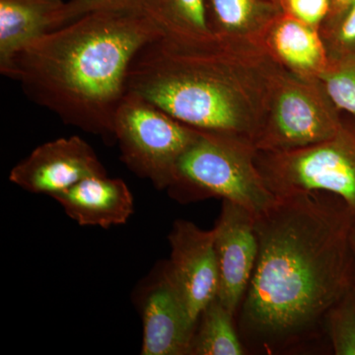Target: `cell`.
Segmentation results:
<instances>
[{"instance_id": "6da1fadb", "label": "cell", "mask_w": 355, "mask_h": 355, "mask_svg": "<svg viewBox=\"0 0 355 355\" xmlns=\"http://www.w3.org/2000/svg\"><path fill=\"white\" fill-rule=\"evenodd\" d=\"M355 214L324 191L277 197L254 217L259 253L241 303L239 333L282 349L314 333L354 286Z\"/></svg>"}, {"instance_id": "7a4b0ae2", "label": "cell", "mask_w": 355, "mask_h": 355, "mask_svg": "<svg viewBox=\"0 0 355 355\" xmlns=\"http://www.w3.org/2000/svg\"><path fill=\"white\" fill-rule=\"evenodd\" d=\"M284 70L260 42L162 35L135 55L127 92L191 128L254 146Z\"/></svg>"}, {"instance_id": "3957f363", "label": "cell", "mask_w": 355, "mask_h": 355, "mask_svg": "<svg viewBox=\"0 0 355 355\" xmlns=\"http://www.w3.org/2000/svg\"><path fill=\"white\" fill-rule=\"evenodd\" d=\"M162 35L142 10L89 13L35 40L0 72L67 125L114 139L133 58Z\"/></svg>"}, {"instance_id": "277c9868", "label": "cell", "mask_w": 355, "mask_h": 355, "mask_svg": "<svg viewBox=\"0 0 355 355\" xmlns=\"http://www.w3.org/2000/svg\"><path fill=\"white\" fill-rule=\"evenodd\" d=\"M251 142L203 132L178 161L169 190L179 200L221 198L254 216L275 202L257 167Z\"/></svg>"}, {"instance_id": "5b68a950", "label": "cell", "mask_w": 355, "mask_h": 355, "mask_svg": "<svg viewBox=\"0 0 355 355\" xmlns=\"http://www.w3.org/2000/svg\"><path fill=\"white\" fill-rule=\"evenodd\" d=\"M257 167L275 197L324 191L355 214V121L343 120L331 139L291 151H256Z\"/></svg>"}, {"instance_id": "8992f818", "label": "cell", "mask_w": 355, "mask_h": 355, "mask_svg": "<svg viewBox=\"0 0 355 355\" xmlns=\"http://www.w3.org/2000/svg\"><path fill=\"white\" fill-rule=\"evenodd\" d=\"M113 128L123 163L159 189L169 188L178 161L200 135V130L130 92L116 109Z\"/></svg>"}, {"instance_id": "52a82bcc", "label": "cell", "mask_w": 355, "mask_h": 355, "mask_svg": "<svg viewBox=\"0 0 355 355\" xmlns=\"http://www.w3.org/2000/svg\"><path fill=\"white\" fill-rule=\"evenodd\" d=\"M340 112L321 80L302 78L284 69L270 93L254 149L279 153L326 141L342 125Z\"/></svg>"}, {"instance_id": "ba28073f", "label": "cell", "mask_w": 355, "mask_h": 355, "mask_svg": "<svg viewBox=\"0 0 355 355\" xmlns=\"http://www.w3.org/2000/svg\"><path fill=\"white\" fill-rule=\"evenodd\" d=\"M171 256L164 272L173 291L181 301L191 323L217 297L218 265L214 232L202 230L193 222H175L169 235Z\"/></svg>"}, {"instance_id": "9c48e42d", "label": "cell", "mask_w": 355, "mask_h": 355, "mask_svg": "<svg viewBox=\"0 0 355 355\" xmlns=\"http://www.w3.org/2000/svg\"><path fill=\"white\" fill-rule=\"evenodd\" d=\"M107 175L85 140L73 135L35 148L9 174L11 183L32 193L53 196L86 178Z\"/></svg>"}, {"instance_id": "30bf717a", "label": "cell", "mask_w": 355, "mask_h": 355, "mask_svg": "<svg viewBox=\"0 0 355 355\" xmlns=\"http://www.w3.org/2000/svg\"><path fill=\"white\" fill-rule=\"evenodd\" d=\"M254 217L241 205L223 200L214 228L219 272L216 298L234 315L241 306L258 259Z\"/></svg>"}, {"instance_id": "8fae6325", "label": "cell", "mask_w": 355, "mask_h": 355, "mask_svg": "<svg viewBox=\"0 0 355 355\" xmlns=\"http://www.w3.org/2000/svg\"><path fill=\"white\" fill-rule=\"evenodd\" d=\"M51 198L83 226L108 229L121 225L133 212V198L128 184L107 175L86 178Z\"/></svg>"}, {"instance_id": "7c38bea8", "label": "cell", "mask_w": 355, "mask_h": 355, "mask_svg": "<svg viewBox=\"0 0 355 355\" xmlns=\"http://www.w3.org/2000/svg\"><path fill=\"white\" fill-rule=\"evenodd\" d=\"M261 44L286 71L311 80H321L330 65L319 28L282 13L266 30Z\"/></svg>"}, {"instance_id": "4fadbf2b", "label": "cell", "mask_w": 355, "mask_h": 355, "mask_svg": "<svg viewBox=\"0 0 355 355\" xmlns=\"http://www.w3.org/2000/svg\"><path fill=\"white\" fill-rule=\"evenodd\" d=\"M196 329L163 275L144 303L141 354H191Z\"/></svg>"}, {"instance_id": "5bb4252c", "label": "cell", "mask_w": 355, "mask_h": 355, "mask_svg": "<svg viewBox=\"0 0 355 355\" xmlns=\"http://www.w3.org/2000/svg\"><path fill=\"white\" fill-rule=\"evenodd\" d=\"M62 0H0V71L35 40L60 28Z\"/></svg>"}, {"instance_id": "9a60e30c", "label": "cell", "mask_w": 355, "mask_h": 355, "mask_svg": "<svg viewBox=\"0 0 355 355\" xmlns=\"http://www.w3.org/2000/svg\"><path fill=\"white\" fill-rule=\"evenodd\" d=\"M210 32L219 38L260 42L282 12L273 0H205Z\"/></svg>"}, {"instance_id": "2e32d148", "label": "cell", "mask_w": 355, "mask_h": 355, "mask_svg": "<svg viewBox=\"0 0 355 355\" xmlns=\"http://www.w3.org/2000/svg\"><path fill=\"white\" fill-rule=\"evenodd\" d=\"M144 11L165 36L177 39L214 36L207 23L205 0H147Z\"/></svg>"}, {"instance_id": "e0dca14e", "label": "cell", "mask_w": 355, "mask_h": 355, "mask_svg": "<svg viewBox=\"0 0 355 355\" xmlns=\"http://www.w3.org/2000/svg\"><path fill=\"white\" fill-rule=\"evenodd\" d=\"M233 313L218 299L212 300L198 318L191 354L243 355L244 343L236 331Z\"/></svg>"}, {"instance_id": "ac0fdd59", "label": "cell", "mask_w": 355, "mask_h": 355, "mask_svg": "<svg viewBox=\"0 0 355 355\" xmlns=\"http://www.w3.org/2000/svg\"><path fill=\"white\" fill-rule=\"evenodd\" d=\"M329 336L336 355H355V287L327 314Z\"/></svg>"}, {"instance_id": "d6986e66", "label": "cell", "mask_w": 355, "mask_h": 355, "mask_svg": "<svg viewBox=\"0 0 355 355\" xmlns=\"http://www.w3.org/2000/svg\"><path fill=\"white\" fill-rule=\"evenodd\" d=\"M321 81L336 107L355 116V55L330 62Z\"/></svg>"}, {"instance_id": "ffe728a7", "label": "cell", "mask_w": 355, "mask_h": 355, "mask_svg": "<svg viewBox=\"0 0 355 355\" xmlns=\"http://www.w3.org/2000/svg\"><path fill=\"white\" fill-rule=\"evenodd\" d=\"M330 62L355 55V2L335 23L320 28Z\"/></svg>"}, {"instance_id": "44dd1931", "label": "cell", "mask_w": 355, "mask_h": 355, "mask_svg": "<svg viewBox=\"0 0 355 355\" xmlns=\"http://www.w3.org/2000/svg\"><path fill=\"white\" fill-rule=\"evenodd\" d=\"M147 0H69L65 3L60 27L86 14L99 11L142 10Z\"/></svg>"}, {"instance_id": "7402d4cb", "label": "cell", "mask_w": 355, "mask_h": 355, "mask_svg": "<svg viewBox=\"0 0 355 355\" xmlns=\"http://www.w3.org/2000/svg\"><path fill=\"white\" fill-rule=\"evenodd\" d=\"M331 4V0H280L279 2L284 13L319 29L330 14Z\"/></svg>"}, {"instance_id": "603a6c76", "label": "cell", "mask_w": 355, "mask_h": 355, "mask_svg": "<svg viewBox=\"0 0 355 355\" xmlns=\"http://www.w3.org/2000/svg\"><path fill=\"white\" fill-rule=\"evenodd\" d=\"M354 2L355 0H331L330 14L321 27L333 24L340 19Z\"/></svg>"}, {"instance_id": "cb8c5ba5", "label": "cell", "mask_w": 355, "mask_h": 355, "mask_svg": "<svg viewBox=\"0 0 355 355\" xmlns=\"http://www.w3.org/2000/svg\"><path fill=\"white\" fill-rule=\"evenodd\" d=\"M350 242H352V254H354V272H355V224L354 226V229H352V239H350ZM354 287H355V279H354Z\"/></svg>"}, {"instance_id": "d4e9b609", "label": "cell", "mask_w": 355, "mask_h": 355, "mask_svg": "<svg viewBox=\"0 0 355 355\" xmlns=\"http://www.w3.org/2000/svg\"><path fill=\"white\" fill-rule=\"evenodd\" d=\"M273 1H275V2H277V3L279 4L280 0H273Z\"/></svg>"}]
</instances>
